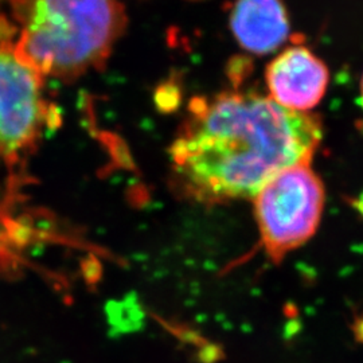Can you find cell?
Segmentation results:
<instances>
[{"label":"cell","instance_id":"6da1fadb","mask_svg":"<svg viewBox=\"0 0 363 363\" xmlns=\"http://www.w3.org/2000/svg\"><path fill=\"white\" fill-rule=\"evenodd\" d=\"M322 121L256 93L196 103L171 147L175 175L199 201L255 198L281 171L311 162Z\"/></svg>","mask_w":363,"mask_h":363},{"label":"cell","instance_id":"7a4b0ae2","mask_svg":"<svg viewBox=\"0 0 363 363\" xmlns=\"http://www.w3.org/2000/svg\"><path fill=\"white\" fill-rule=\"evenodd\" d=\"M22 26L13 55L42 77L73 79L99 69L127 27L120 0H10Z\"/></svg>","mask_w":363,"mask_h":363},{"label":"cell","instance_id":"3957f363","mask_svg":"<svg viewBox=\"0 0 363 363\" xmlns=\"http://www.w3.org/2000/svg\"><path fill=\"white\" fill-rule=\"evenodd\" d=\"M325 193L311 162L281 171L255 195L261 242L274 261L304 245L322 220Z\"/></svg>","mask_w":363,"mask_h":363},{"label":"cell","instance_id":"277c9868","mask_svg":"<svg viewBox=\"0 0 363 363\" xmlns=\"http://www.w3.org/2000/svg\"><path fill=\"white\" fill-rule=\"evenodd\" d=\"M42 86L43 77L15 58L13 43H0V159L35 140L48 115Z\"/></svg>","mask_w":363,"mask_h":363},{"label":"cell","instance_id":"5b68a950","mask_svg":"<svg viewBox=\"0 0 363 363\" xmlns=\"http://www.w3.org/2000/svg\"><path fill=\"white\" fill-rule=\"evenodd\" d=\"M265 78L274 103L291 111L307 112L325 97L330 73L308 48L295 45L273 60Z\"/></svg>","mask_w":363,"mask_h":363},{"label":"cell","instance_id":"8992f818","mask_svg":"<svg viewBox=\"0 0 363 363\" xmlns=\"http://www.w3.org/2000/svg\"><path fill=\"white\" fill-rule=\"evenodd\" d=\"M230 28L247 52L265 55L281 48L289 37V19L283 0H237Z\"/></svg>","mask_w":363,"mask_h":363},{"label":"cell","instance_id":"52a82bcc","mask_svg":"<svg viewBox=\"0 0 363 363\" xmlns=\"http://www.w3.org/2000/svg\"><path fill=\"white\" fill-rule=\"evenodd\" d=\"M18 34V27L10 22L6 15L0 13V43H13V39Z\"/></svg>","mask_w":363,"mask_h":363},{"label":"cell","instance_id":"ba28073f","mask_svg":"<svg viewBox=\"0 0 363 363\" xmlns=\"http://www.w3.org/2000/svg\"><path fill=\"white\" fill-rule=\"evenodd\" d=\"M354 331H355V337H357V340H358V342H361V343H363V320L362 322H358V323H357L355 328H354Z\"/></svg>","mask_w":363,"mask_h":363},{"label":"cell","instance_id":"9c48e42d","mask_svg":"<svg viewBox=\"0 0 363 363\" xmlns=\"http://www.w3.org/2000/svg\"><path fill=\"white\" fill-rule=\"evenodd\" d=\"M361 104L363 106V76L362 79H361Z\"/></svg>","mask_w":363,"mask_h":363}]
</instances>
